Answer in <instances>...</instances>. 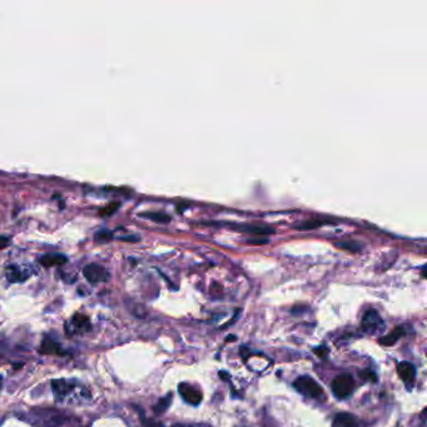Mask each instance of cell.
Returning a JSON list of instances; mask_svg holds the SVG:
<instances>
[{
  "label": "cell",
  "instance_id": "cell-1",
  "mask_svg": "<svg viewBox=\"0 0 427 427\" xmlns=\"http://www.w3.org/2000/svg\"><path fill=\"white\" fill-rule=\"evenodd\" d=\"M293 387L302 395L311 398H318L323 395V390L312 377L301 376L293 382Z\"/></svg>",
  "mask_w": 427,
  "mask_h": 427
},
{
  "label": "cell",
  "instance_id": "cell-2",
  "mask_svg": "<svg viewBox=\"0 0 427 427\" xmlns=\"http://www.w3.org/2000/svg\"><path fill=\"white\" fill-rule=\"evenodd\" d=\"M332 392L335 393V396L337 398H346L353 392L355 390V380L352 378V376L347 375V373H343V375L337 376L335 380L332 381Z\"/></svg>",
  "mask_w": 427,
  "mask_h": 427
},
{
  "label": "cell",
  "instance_id": "cell-3",
  "mask_svg": "<svg viewBox=\"0 0 427 427\" xmlns=\"http://www.w3.org/2000/svg\"><path fill=\"white\" fill-rule=\"evenodd\" d=\"M83 276L85 277L88 282L95 284L107 282L109 279V273L103 266L97 263H90L83 268Z\"/></svg>",
  "mask_w": 427,
  "mask_h": 427
},
{
  "label": "cell",
  "instance_id": "cell-4",
  "mask_svg": "<svg viewBox=\"0 0 427 427\" xmlns=\"http://www.w3.org/2000/svg\"><path fill=\"white\" fill-rule=\"evenodd\" d=\"M362 328L365 332L380 333L385 328V323L377 311L368 310L362 318Z\"/></svg>",
  "mask_w": 427,
  "mask_h": 427
},
{
  "label": "cell",
  "instance_id": "cell-5",
  "mask_svg": "<svg viewBox=\"0 0 427 427\" xmlns=\"http://www.w3.org/2000/svg\"><path fill=\"white\" fill-rule=\"evenodd\" d=\"M178 392L184 401L189 405L197 406L202 402V393L198 388L193 387L189 383H181L178 386Z\"/></svg>",
  "mask_w": 427,
  "mask_h": 427
},
{
  "label": "cell",
  "instance_id": "cell-6",
  "mask_svg": "<svg viewBox=\"0 0 427 427\" xmlns=\"http://www.w3.org/2000/svg\"><path fill=\"white\" fill-rule=\"evenodd\" d=\"M52 388L55 397H57L58 400H63V398L68 397V396L72 393V391H74L75 386L73 381L62 378V380H53Z\"/></svg>",
  "mask_w": 427,
  "mask_h": 427
},
{
  "label": "cell",
  "instance_id": "cell-7",
  "mask_svg": "<svg viewBox=\"0 0 427 427\" xmlns=\"http://www.w3.org/2000/svg\"><path fill=\"white\" fill-rule=\"evenodd\" d=\"M5 273H7L8 281L12 282V283H20V282L27 281L30 277V272L28 269L19 266H14V264L8 267Z\"/></svg>",
  "mask_w": 427,
  "mask_h": 427
},
{
  "label": "cell",
  "instance_id": "cell-8",
  "mask_svg": "<svg viewBox=\"0 0 427 427\" xmlns=\"http://www.w3.org/2000/svg\"><path fill=\"white\" fill-rule=\"evenodd\" d=\"M40 353L43 355H58V356H64L65 352L62 350V346L57 342L55 340L50 337H45L42 341V345H40Z\"/></svg>",
  "mask_w": 427,
  "mask_h": 427
},
{
  "label": "cell",
  "instance_id": "cell-9",
  "mask_svg": "<svg viewBox=\"0 0 427 427\" xmlns=\"http://www.w3.org/2000/svg\"><path fill=\"white\" fill-rule=\"evenodd\" d=\"M397 372L400 375L401 380L406 383V385H411L415 381L416 376V368L412 363L410 362H400L397 366Z\"/></svg>",
  "mask_w": 427,
  "mask_h": 427
},
{
  "label": "cell",
  "instance_id": "cell-10",
  "mask_svg": "<svg viewBox=\"0 0 427 427\" xmlns=\"http://www.w3.org/2000/svg\"><path fill=\"white\" fill-rule=\"evenodd\" d=\"M38 261H39V263L42 264V266L49 268V267L62 266V264H65L68 262V258L67 256H64V254L62 253H47L44 254V256L39 257Z\"/></svg>",
  "mask_w": 427,
  "mask_h": 427
},
{
  "label": "cell",
  "instance_id": "cell-11",
  "mask_svg": "<svg viewBox=\"0 0 427 427\" xmlns=\"http://www.w3.org/2000/svg\"><path fill=\"white\" fill-rule=\"evenodd\" d=\"M333 427H358V421L351 413L341 412L336 415L333 420Z\"/></svg>",
  "mask_w": 427,
  "mask_h": 427
},
{
  "label": "cell",
  "instance_id": "cell-12",
  "mask_svg": "<svg viewBox=\"0 0 427 427\" xmlns=\"http://www.w3.org/2000/svg\"><path fill=\"white\" fill-rule=\"evenodd\" d=\"M70 325L67 326V328L72 327V332H77V331H88L90 330V322L89 318L84 315H75L73 316L72 321H70Z\"/></svg>",
  "mask_w": 427,
  "mask_h": 427
},
{
  "label": "cell",
  "instance_id": "cell-13",
  "mask_svg": "<svg viewBox=\"0 0 427 427\" xmlns=\"http://www.w3.org/2000/svg\"><path fill=\"white\" fill-rule=\"evenodd\" d=\"M406 331L405 328L401 327V326H398V327L393 328L392 331H391L390 333H388L387 336H385V337L380 338V345L382 346H392L395 345L396 342H397L398 340H400L402 336H405Z\"/></svg>",
  "mask_w": 427,
  "mask_h": 427
},
{
  "label": "cell",
  "instance_id": "cell-14",
  "mask_svg": "<svg viewBox=\"0 0 427 427\" xmlns=\"http://www.w3.org/2000/svg\"><path fill=\"white\" fill-rule=\"evenodd\" d=\"M237 229H239L241 232H248V233L252 234H257V236H264V234H272L273 233V228H271V227H267V226H252V224H248V226H238L236 227Z\"/></svg>",
  "mask_w": 427,
  "mask_h": 427
},
{
  "label": "cell",
  "instance_id": "cell-15",
  "mask_svg": "<svg viewBox=\"0 0 427 427\" xmlns=\"http://www.w3.org/2000/svg\"><path fill=\"white\" fill-rule=\"evenodd\" d=\"M172 400H173L172 393H168V395L164 396L163 398H161V400L156 403V406H154L153 408L154 413H156V415H162V413L166 412V411L169 408V406H171Z\"/></svg>",
  "mask_w": 427,
  "mask_h": 427
},
{
  "label": "cell",
  "instance_id": "cell-16",
  "mask_svg": "<svg viewBox=\"0 0 427 427\" xmlns=\"http://www.w3.org/2000/svg\"><path fill=\"white\" fill-rule=\"evenodd\" d=\"M140 217L144 218H149L151 221L158 222V223H168L171 221V217L162 212H146V213L140 214Z\"/></svg>",
  "mask_w": 427,
  "mask_h": 427
},
{
  "label": "cell",
  "instance_id": "cell-17",
  "mask_svg": "<svg viewBox=\"0 0 427 427\" xmlns=\"http://www.w3.org/2000/svg\"><path fill=\"white\" fill-rule=\"evenodd\" d=\"M325 223H327V222L322 221V219H310V221H303L302 223L296 224L295 228L301 229V231H307V229L317 228V227L322 226Z\"/></svg>",
  "mask_w": 427,
  "mask_h": 427
},
{
  "label": "cell",
  "instance_id": "cell-18",
  "mask_svg": "<svg viewBox=\"0 0 427 427\" xmlns=\"http://www.w3.org/2000/svg\"><path fill=\"white\" fill-rule=\"evenodd\" d=\"M336 246L340 247V248L347 249V251H351V252H358V251H361V248H362V244H360L358 242H356V241H352V239H348V241H343V242H338V243H336Z\"/></svg>",
  "mask_w": 427,
  "mask_h": 427
},
{
  "label": "cell",
  "instance_id": "cell-19",
  "mask_svg": "<svg viewBox=\"0 0 427 427\" xmlns=\"http://www.w3.org/2000/svg\"><path fill=\"white\" fill-rule=\"evenodd\" d=\"M94 238H95V242H102V243H104V242L110 241V239L113 238V234L110 233L109 231H107V229H102V231L95 233Z\"/></svg>",
  "mask_w": 427,
  "mask_h": 427
},
{
  "label": "cell",
  "instance_id": "cell-20",
  "mask_svg": "<svg viewBox=\"0 0 427 427\" xmlns=\"http://www.w3.org/2000/svg\"><path fill=\"white\" fill-rule=\"evenodd\" d=\"M360 377L365 381H370V382H376V381H377V377H376L375 372H372L371 370L361 371Z\"/></svg>",
  "mask_w": 427,
  "mask_h": 427
},
{
  "label": "cell",
  "instance_id": "cell-21",
  "mask_svg": "<svg viewBox=\"0 0 427 427\" xmlns=\"http://www.w3.org/2000/svg\"><path fill=\"white\" fill-rule=\"evenodd\" d=\"M118 207H119V203H110L109 206L105 207V208H103L102 211H100V214H103V216H110L112 213H114Z\"/></svg>",
  "mask_w": 427,
  "mask_h": 427
},
{
  "label": "cell",
  "instance_id": "cell-22",
  "mask_svg": "<svg viewBox=\"0 0 427 427\" xmlns=\"http://www.w3.org/2000/svg\"><path fill=\"white\" fill-rule=\"evenodd\" d=\"M9 243H10V238H9V237L0 236V251H2V249H4L5 247L9 246Z\"/></svg>",
  "mask_w": 427,
  "mask_h": 427
},
{
  "label": "cell",
  "instance_id": "cell-23",
  "mask_svg": "<svg viewBox=\"0 0 427 427\" xmlns=\"http://www.w3.org/2000/svg\"><path fill=\"white\" fill-rule=\"evenodd\" d=\"M142 420L144 427H163V425L159 422H154V421L152 420H144V418H142Z\"/></svg>",
  "mask_w": 427,
  "mask_h": 427
},
{
  "label": "cell",
  "instance_id": "cell-24",
  "mask_svg": "<svg viewBox=\"0 0 427 427\" xmlns=\"http://www.w3.org/2000/svg\"><path fill=\"white\" fill-rule=\"evenodd\" d=\"M315 353H317L318 356H320V357H325L326 355H327L328 353V350L326 347H320V348H316L315 350Z\"/></svg>",
  "mask_w": 427,
  "mask_h": 427
},
{
  "label": "cell",
  "instance_id": "cell-25",
  "mask_svg": "<svg viewBox=\"0 0 427 427\" xmlns=\"http://www.w3.org/2000/svg\"><path fill=\"white\" fill-rule=\"evenodd\" d=\"M248 242H249V243H254V244H264V243H267V242H268V239H266V238H261V239L253 238V239H248Z\"/></svg>",
  "mask_w": 427,
  "mask_h": 427
},
{
  "label": "cell",
  "instance_id": "cell-26",
  "mask_svg": "<svg viewBox=\"0 0 427 427\" xmlns=\"http://www.w3.org/2000/svg\"><path fill=\"white\" fill-rule=\"evenodd\" d=\"M231 336H232V337H228V338H227V342H231V341H234V340H236V337H234L233 335H231Z\"/></svg>",
  "mask_w": 427,
  "mask_h": 427
},
{
  "label": "cell",
  "instance_id": "cell-27",
  "mask_svg": "<svg viewBox=\"0 0 427 427\" xmlns=\"http://www.w3.org/2000/svg\"><path fill=\"white\" fill-rule=\"evenodd\" d=\"M2 387H3V376L0 375V390H2Z\"/></svg>",
  "mask_w": 427,
  "mask_h": 427
}]
</instances>
